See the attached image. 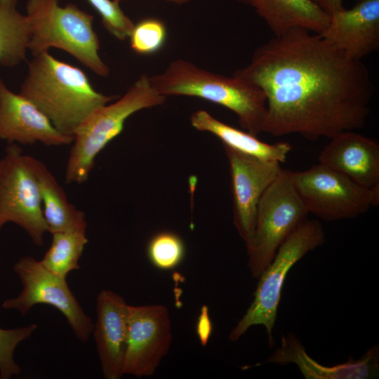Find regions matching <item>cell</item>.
<instances>
[{
    "label": "cell",
    "mask_w": 379,
    "mask_h": 379,
    "mask_svg": "<svg viewBox=\"0 0 379 379\" xmlns=\"http://www.w3.org/2000/svg\"><path fill=\"white\" fill-rule=\"evenodd\" d=\"M325 242V232L317 220H305L278 248L265 270L258 278L253 300L247 311L230 331L228 338L238 340L253 326L265 328L269 345H273L272 331L286 276L292 267L308 252Z\"/></svg>",
    "instance_id": "cell-6"
},
{
    "label": "cell",
    "mask_w": 379,
    "mask_h": 379,
    "mask_svg": "<svg viewBox=\"0 0 379 379\" xmlns=\"http://www.w3.org/2000/svg\"><path fill=\"white\" fill-rule=\"evenodd\" d=\"M32 55L19 93L60 131L74 135L95 110L116 98L95 91L82 69L58 60L48 51Z\"/></svg>",
    "instance_id": "cell-2"
},
{
    "label": "cell",
    "mask_w": 379,
    "mask_h": 379,
    "mask_svg": "<svg viewBox=\"0 0 379 379\" xmlns=\"http://www.w3.org/2000/svg\"><path fill=\"white\" fill-rule=\"evenodd\" d=\"M239 1L252 7L274 36L294 29H304L320 34L329 22V15L310 0Z\"/></svg>",
    "instance_id": "cell-19"
},
{
    "label": "cell",
    "mask_w": 379,
    "mask_h": 379,
    "mask_svg": "<svg viewBox=\"0 0 379 379\" xmlns=\"http://www.w3.org/2000/svg\"><path fill=\"white\" fill-rule=\"evenodd\" d=\"M26 158L38 186L48 232L86 230L85 213L69 201L64 189L45 164L30 155L26 154Z\"/></svg>",
    "instance_id": "cell-18"
},
{
    "label": "cell",
    "mask_w": 379,
    "mask_h": 379,
    "mask_svg": "<svg viewBox=\"0 0 379 379\" xmlns=\"http://www.w3.org/2000/svg\"><path fill=\"white\" fill-rule=\"evenodd\" d=\"M128 306L124 299L112 291L102 290L98 295L93 333L106 379H119L124 375Z\"/></svg>",
    "instance_id": "cell-16"
},
{
    "label": "cell",
    "mask_w": 379,
    "mask_h": 379,
    "mask_svg": "<svg viewBox=\"0 0 379 379\" xmlns=\"http://www.w3.org/2000/svg\"><path fill=\"white\" fill-rule=\"evenodd\" d=\"M291 179L309 213L324 220L354 218L379 203V185L361 186L319 163L291 171Z\"/></svg>",
    "instance_id": "cell-8"
},
{
    "label": "cell",
    "mask_w": 379,
    "mask_h": 379,
    "mask_svg": "<svg viewBox=\"0 0 379 379\" xmlns=\"http://www.w3.org/2000/svg\"><path fill=\"white\" fill-rule=\"evenodd\" d=\"M88 241L86 230L53 233L51 244L41 262L51 272L66 278L69 272L80 268L79 260Z\"/></svg>",
    "instance_id": "cell-22"
},
{
    "label": "cell",
    "mask_w": 379,
    "mask_h": 379,
    "mask_svg": "<svg viewBox=\"0 0 379 379\" xmlns=\"http://www.w3.org/2000/svg\"><path fill=\"white\" fill-rule=\"evenodd\" d=\"M18 0H0V65L15 67L27 60L30 25L17 9Z\"/></svg>",
    "instance_id": "cell-21"
},
{
    "label": "cell",
    "mask_w": 379,
    "mask_h": 379,
    "mask_svg": "<svg viewBox=\"0 0 379 379\" xmlns=\"http://www.w3.org/2000/svg\"><path fill=\"white\" fill-rule=\"evenodd\" d=\"M328 15L344 8L343 0H310Z\"/></svg>",
    "instance_id": "cell-28"
},
{
    "label": "cell",
    "mask_w": 379,
    "mask_h": 379,
    "mask_svg": "<svg viewBox=\"0 0 379 379\" xmlns=\"http://www.w3.org/2000/svg\"><path fill=\"white\" fill-rule=\"evenodd\" d=\"M172 340V324L166 306L128 305L123 375H152L167 355Z\"/></svg>",
    "instance_id": "cell-11"
},
{
    "label": "cell",
    "mask_w": 379,
    "mask_h": 379,
    "mask_svg": "<svg viewBox=\"0 0 379 379\" xmlns=\"http://www.w3.org/2000/svg\"><path fill=\"white\" fill-rule=\"evenodd\" d=\"M26 15L30 25L28 45L32 55L62 49L100 77L109 75V67L100 56V41L93 29V16L60 0H27Z\"/></svg>",
    "instance_id": "cell-5"
},
{
    "label": "cell",
    "mask_w": 379,
    "mask_h": 379,
    "mask_svg": "<svg viewBox=\"0 0 379 379\" xmlns=\"http://www.w3.org/2000/svg\"><path fill=\"white\" fill-rule=\"evenodd\" d=\"M223 147L230 167L234 225L246 246L254 232L260 199L283 168L279 162L261 160Z\"/></svg>",
    "instance_id": "cell-12"
},
{
    "label": "cell",
    "mask_w": 379,
    "mask_h": 379,
    "mask_svg": "<svg viewBox=\"0 0 379 379\" xmlns=\"http://www.w3.org/2000/svg\"><path fill=\"white\" fill-rule=\"evenodd\" d=\"M0 139L8 145H71L74 135L58 130L31 101L11 91L0 78Z\"/></svg>",
    "instance_id": "cell-13"
},
{
    "label": "cell",
    "mask_w": 379,
    "mask_h": 379,
    "mask_svg": "<svg viewBox=\"0 0 379 379\" xmlns=\"http://www.w3.org/2000/svg\"><path fill=\"white\" fill-rule=\"evenodd\" d=\"M234 75L267 99L262 132L309 140L364 127L374 86L366 65L321 34L294 29L258 46Z\"/></svg>",
    "instance_id": "cell-1"
},
{
    "label": "cell",
    "mask_w": 379,
    "mask_h": 379,
    "mask_svg": "<svg viewBox=\"0 0 379 379\" xmlns=\"http://www.w3.org/2000/svg\"><path fill=\"white\" fill-rule=\"evenodd\" d=\"M149 80L160 95L196 97L221 105L237 116L245 131L257 137L262 133L267 114L265 94L239 77L215 74L177 59L161 73L149 76Z\"/></svg>",
    "instance_id": "cell-3"
},
{
    "label": "cell",
    "mask_w": 379,
    "mask_h": 379,
    "mask_svg": "<svg viewBox=\"0 0 379 379\" xmlns=\"http://www.w3.org/2000/svg\"><path fill=\"white\" fill-rule=\"evenodd\" d=\"M213 325L208 314V308L203 305L201 308L196 326V333L200 343L206 346L212 334Z\"/></svg>",
    "instance_id": "cell-27"
},
{
    "label": "cell",
    "mask_w": 379,
    "mask_h": 379,
    "mask_svg": "<svg viewBox=\"0 0 379 379\" xmlns=\"http://www.w3.org/2000/svg\"><path fill=\"white\" fill-rule=\"evenodd\" d=\"M13 270L22 289L18 296L3 302L4 310H14L26 315L36 305H51L63 314L80 341L85 343L89 339L94 323L69 289L66 278L51 272L41 260L29 255L20 258L14 264Z\"/></svg>",
    "instance_id": "cell-9"
},
{
    "label": "cell",
    "mask_w": 379,
    "mask_h": 379,
    "mask_svg": "<svg viewBox=\"0 0 379 379\" xmlns=\"http://www.w3.org/2000/svg\"><path fill=\"white\" fill-rule=\"evenodd\" d=\"M167 37L164 22L157 18H144L134 25L128 39L131 50L138 55H147L160 51Z\"/></svg>",
    "instance_id": "cell-24"
},
{
    "label": "cell",
    "mask_w": 379,
    "mask_h": 379,
    "mask_svg": "<svg viewBox=\"0 0 379 379\" xmlns=\"http://www.w3.org/2000/svg\"><path fill=\"white\" fill-rule=\"evenodd\" d=\"M147 258L152 265L161 270L178 267L185 255V246L177 234L164 231L154 235L147 246Z\"/></svg>",
    "instance_id": "cell-23"
},
{
    "label": "cell",
    "mask_w": 379,
    "mask_h": 379,
    "mask_svg": "<svg viewBox=\"0 0 379 379\" xmlns=\"http://www.w3.org/2000/svg\"><path fill=\"white\" fill-rule=\"evenodd\" d=\"M38 328L36 324L12 329L0 328V378L9 379L20 373L21 368L14 359L17 346L28 339Z\"/></svg>",
    "instance_id": "cell-25"
},
{
    "label": "cell",
    "mask_w": 379,
    "mask_h": 379,
    "mask_svg": "<svg viewBox=\"0 0 379 379\" xmlns=\"http://www.w3.org/2000/svg\"><path fill=\"white\" fill-rule=\"evenodd\" d=\"M113 1L119 4V2L122 0H113ZM166 1L180 5V4L188 3L190 0H166Z\"/></svg>",
    "instance_id": "cell-29"
},
{
    "label": "cell",
    "mask_w": 379,
    "mask_h": 379,
    "mask_svg": "<svg viewBox=\"0 0 379 379\" xmlns=\"http://www.w3.org/2000/svg\"><path fill=\"white\" fill-rule=\"evenodd\" d=\"M265 362L281 366L293 364L307 379H368L378 375L379 347L373 346L358 359L350 356L344 363L324 366L309 356L297 337L288 333L282 335L280 346Z\"/></svg>",
    "instance_id": "cell-17"
},
{
    "label": "cell",
    "mask_w": 379,
    "mask_h": 379,
    "mask_svg": "<svg viewBox=\"0 0 379 379\" xmlns=\"http://www.w3.org/2000/svg\"><path fill=\"white\" fill-rule=\"evenodd\" d=\"M98 13L106 30L120 41L128 38L134 22L113 0H86Z\"/></svg>",
    "instance_id": "cell-26"
},
{
    "label": "cell",
    "mask_w": 379,
    "mask_h": 379,
    "mask_svg": "<svg viewBox=\"0 0 379 379\" xmlns=\"http://www.w3.org/2000/svg\"><path fill=\"white\" fill-rule=\"evenodd\" d=\"M190 123L195 129L215 135L223 146L261 160L285 163L292 149L286 142H264L257 136L222 122L204 109L194 112Z\"/></svg>",
    "instance_id": "cell-20"
},
{
    "label": "cell",
    "mask_w": 379,
    "mask_h": 379,
    "mask_svg": "<svg viewBox=\"0 0 379 379\" xmlns=\"http://www.w3.org/2000/svg\"><path fill=\"white\" fill-rule=\"evenodd\" d=\"M320 34L349 58L361 60L379 48V0H359L333 13Z\"/></svg>",
    "instance_id": "cell-14"
},
{
    "label": "cell",
    "mask_w": 379,
    "mask_h": 379,
    "mask_svg": "<svg viewBox=\"0 0 379 379\" xmlns=\"http://www.w3.org/2000/svg\"><path fill=\"white\" fill-rule=\"evenodd\" d=\"M166 97L153 88L149 76L142 74L120 98L95 110L74 133L67 161V184L86 182L98 154L124 130L126 121L143 109L163 105Z\"/></svg>",
    "instance_id": "cell-4"
},
{
    "label": "cell",
    "mask_w": 379,
    "mask_h": 379,
    "mask_svg": "<svg viewBox=\"0 0 379 379\" xmlns=\"http://www.w3.org/2000/svg\"><path fill=\"white\" fill-rule=\"evenodd\" d=\"M318 159L319 164L361 186L370 188L379 185V143L356 131L332 136Z\"/></svg>",
    "instance_id": "cell-15"
},
{
    "label": "cell",
    "mask_w": 379,
    "mask_h": 379,
    "mask_svg": "<svg viewBox=\"0 0 379 379\" xmlns=\"http://www.w3.org/2000/svg\"><path fill=\"white\" fill-rule=\"evenodd\" d=\"M8 222L22 229L37 246L48 232L38 186L26 154L18 144H9L0 158V231Z\"/></svg>",
    "instance_id": "cell-10"
},
{
    "label": "cell",
    "mask_w": 379,
    "mask_h": 379,
    "mask_svg": "<svg viewBox=\"0 0 379 379\" xmlns=\"http://www.w3.org/2000/svg\"><path fill=\"white\" fill-rule=\"evenodd\" d=\"M309 213L293 183L291 171L282 169L260 199L254 232L246 246L253 277L259 278L279 246Z\"/></svg>",
    "instance_id": "cell-7"
}]
</instances>
